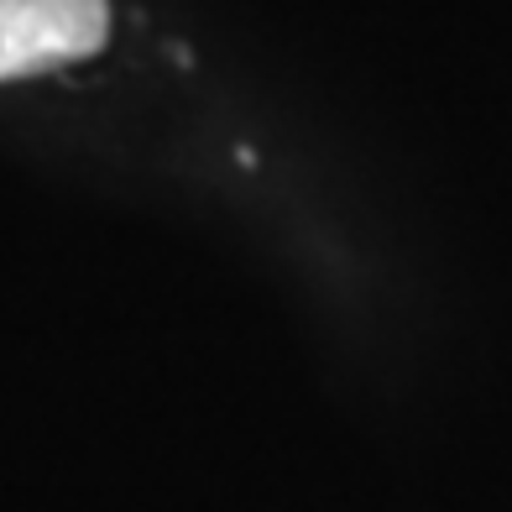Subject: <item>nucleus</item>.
<instances>
[{
  "label": "nucleus",
  "instance_id": "nucleus-1",
  "mask_svg": "<svg viewBox=\"0 0 512 512\" xmlns=\"http://www.w3.org/2000/svg\"><path fill=\"white\" fill-rule=\"evenodd\" d=\"M110 0H0V84L100 53Z\"/></svg>",
  "mask_w": 512,
  "mask_h": 512
}]
</instances>
